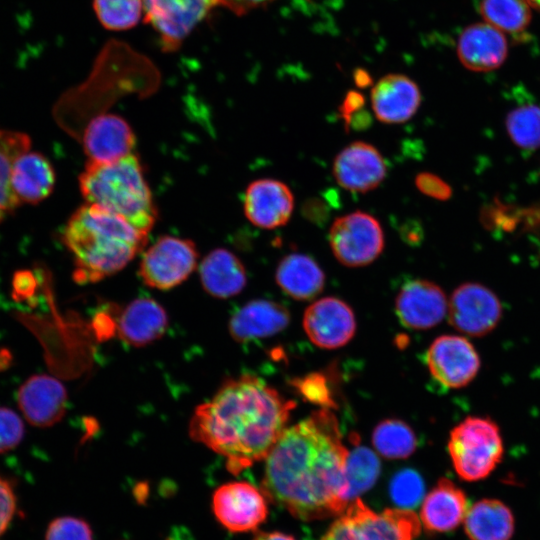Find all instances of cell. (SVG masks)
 I'll return each instance as SVG.
<instances>
[{
	"label": "cell",
	"mask_w": 540,
	"mask_h": 540,
	"mask_svg": "<svg viewBox=\"0 0 540 540\" xmlns=\"http://www.w3.org/2000/svg\"><path fill=\"white\" fill-rule=\"evenodd\" d=\"M348 453L333 413L316 411L277 440L265 458L261 491L300 520L339 515L350 500Z\"/></svg>",
	"instance_id": "cell-1"
},
{
	"label": "cell",
	"mask_w": 540,
	"mask_h": 540,
	"mask_svg": "<svg viewBox=\"0 0 540 540\" xmlns=\"http://www.w3.org/2000/svg\"><path fill=\"white\" fill-rule=\"evenodd\" d=\"M294 407L263 380L242 375L224 382L211 400L196 408L189 434L223 456L228 470L239 474L266 458Z\"/></svg>",
	"instance_id": "cell-2"
},
{
	"label": "cell",
	"mask_w": 540,
	"mask_h": 540,
	"mask_svg": "<svg viewBox=\"0 0 540 540\" xmlns=\"http://www.w3.org/2000/svg\"><path fill=\"white\" fill-rule=\"evenodd\" d=\"M64 242L74 260V279L94 283L126 267L145 247L148 234L121 216L85 203L69 218Z\"/></svg>",
	"instance_id": "cell-3"
},
{
	"label": "cell",
	"mask_w": 540,
	"mask_h": 540,
	"mask_svg": "<svg viewBox=\"0 0 540 540\" xmlns=\"http://www.w3.org/2000/svg\"><path fill=\"white\" fill-rule=\"evenodd\" d=\"M79 188L86 203L107 209L149 233L157 209L145 180L141 163L133 153L116 161H88L79 176Z\"/></svg>",
	"instance_id": "cell-4"
},
{
	"label": "cell",
	"mask_w": 540,
	"mask_h": 540,
	"mask_svg": "<svg viewBox=\"0 0 540 540\" xmlns=\"http://www.w3.org/2000/svg\"><path fill=\"white\" fill-rule=\"evenodd\" d=\"M448 451L460 478L482 480L503 458L504 445L499 426L489 417L469 416L452 429Z\"/></svg>",
	"instance_id": "cell-5"
},
{
	"label": "cell",
	"mask_w": 540,
	"mask_h": 540,
	"mask_svg": "<svg viewBox=\"0 0 540 540\" xmlns=\"http://www.w3.org/2000/svg\"><path fill=\"white\" fill-rule=\"evenodd\" d=\"M420 521L409 509L376 512L360 499H354L332 523L321 540H413L419 535Z\"/></svg>",
	"instance_id": "cell-6"
},
{
	"label": "cell",
	"mask_w": 540,
	"mask_h": 540,
	"mask_svg": "<svg viewBox=\"0 0 540 540\" xmlns=\"http://www.w3.org/2000/svg\"><path fill=\"white\" fill-rule=\"evenodd\" d=\"M328 237L335 258L347 267L372 263L380 256L385 245L380 222L363 211H354L335 219Z\"/></svg>",
	"instance_id": "cell-7"
},
{
	"label": "cell",
	"mask_w": 540,
	"mask_h": 540,
	"mask_svg": "<svg viewBox=\"0 0 540 540\" xmlns=\"http://www.w3.org/2000/svg\"><path fill=\"white\" fill-rule=\"evenodd\" d=\"M198 256L191 240L161 236L143 253L139 274L147 286L168 290L184 282L193 273Z\"/></svg>",
	"instance_id": "cell-8"
},
{
	"label": "cell",
	"mask_w": 540,
	"mask_h": 540,
	"mask_svg": "<svg viewBox=\"0 0 540 540\" xmlns=\"http://www.w3.org/2000/svg\"><path fill=\"white\" fill-rule=\"evenodd\" d=\"M502 304L486 286L467 282L458 286L448 300V320L458 331L473 337L490 333L502 318Z\"/></svg>",
	"instance_id": "cell-9"
},
{
	"label": "cell",
	"mask_w": 540,
	"mask_h": 540,
	"mask_svg": "<svg viewBox=\"0 0 540 540\" xmlns=\"http://www.w3.org/2000/svg\"><path fill=\"white\" fill-rule=\"evenodd\" d=\"M426 362L436 382L453 389L471 383L481 367L480 356L472 343L456 335L436 338L428 348Z\"/></svg>",
	"instance_id": "cell-10"
},
{
	"label": "cell",
	"mask_w": 540,
	"mask_h": 540,
	"mask_svg": "<svg viewBox=\"0 0 540 540\" xmlns=\"http://www.w3.org/2000/svg\"><path fill=\"white\" fill-rule=\"evenodd\" d=\"M212 507L217 520L233 532L256 529L268 514L263 492L247 482H229L217 488Z\"/></svg>",
	"instance_id": "cell-11"
},
{
	"label": "cell",
	"mask_w": 540,
	"mask_h": 540,
	"mask_svg": "<svg viewBox=\"0 0 540 540\" xmlns=\"http://www.w3.org/2000/svg\"><path fill=\"white\" fill-rule=\"evenodd\" d=\"M215 5L214 0H143L145 21L159 33L165 51L177 49Z\"/></svg>",
	"instance_id": "cell-12"
},
{
	"label": "cell",
	"mask_w": 540,
	"mask_h": 540,
	"mask_svg": "<svg viewBox=\"0 0 540 540\" xmlns=\"http://www.w3.org/2000/svg\"><path fill=\"white\" fill-rule=\"evenodd\" d=\"M303 327L315 345L335 349L352 339L356 321L353 310L346 302L336 297H324L306 309Z\"/></svg>",
	"instance_id": "cell-13"
},
{
	"label": "cell",
	"mask_w": 540,
	"mask_h": 540,
	"mask_svg": "<svg viewBox=\"0 0 540 540\" xmlns=\"http://www.w3.org/2000/svg\"><path fill=\"white\" fill-rule=\"evenodd\" d=\"M386 174L387 166L379 150L363 141L347 145L333 162L336 182L353 193H366L375 189Z\"/></svg>",
	"instance_id": "cell-14"
},
{
	"label": "cell",
	"mask_w": 540,
	"mask_h": 540,
	"mask_svg": "<svg viewBox=\"0 0 540 540\" xmlns=\"http://www.w3.org/2000/svg\"><path fill=\"white\" fill-rule=\"evenodd\" d=\"M399 321L414 330L430 329L439 324L448 312V299L440 286L416 279L402 286L395 300Z\"/></svg>",
	"instance_id": "cell-15"
},
{
	"label": "cell",
	"mask_w": 540,
	"mask_h": 540,
	"mask_svg": "<svg viewBox=\"0 0 540 540\" xmlns=\"http://www.w3.org/2000/svg\"><path fill=\"white\" fill-rule=\"evenodd\" d=\"M244 213L255 226L274 229L285 225L294 209V196L283 182L263 178L251 182L244 195Z\"/></svg>",
	"instance_id": "cell-16"
},
{
	"label": "cell",
	"mask_w": 540,
	"mask_h": 540,
	"mask_svg": "<svg viewBox=\"0 0 540 540\" xmlns=\"http://www.w3.org/2000/svg\"><path fill=\"white\" fill-rule=\"evenodd\" d=\"M135 135L130 125L120 116L101 114L86 126L82 144L89 161L107 163L132 153Z\"/></svg>",
	"instance_id": "cell-17"
},
{
	"label": "cell",
	"mask_w": 540,
	"mask_h": 540,
	"mask_svg": "<svg viewBox=\"0 0 540 540\" xmlns=\"http://www.w3.org/2000/svg\"><path fill=\"white\" fill-rule=\"evenodd\" d=\"M17 400L30 424L48 427L64 416L67 393L57 379L48 375H34L21 385Z\"/></svg>",
	"instance_id": "cell-18"
},
{
	"label": "cell",
	"mask_w": 540,
	"mask_h": 540,
	"mask_svg": "<svg viewBox=\"0 0 540 540\" xmlns=\"http://www.w3.org/2000/svg\"><path fill=\"white\" fill-rule=\"evenodd\" d=\"M456 50L461 64L473 72L498 69L508 57L505 34L486 22L467 26L458 38Z\"/></svg>",
	"instance_id": "cell-19"
},
{
	"label": "cell",
	"mask_w": 540,
	"mask_h": 540,
	"mask_svg": "<svg viewBox=\"0 0 540 540\" xmlns=\"http://www.w3.org/2000/svg\"><path fill=\"white\" fill-rule=\"evenodd\" d=\"M421 104L418 85L403 74H387L371 90L376 118L386 124H400L414 116Z\"/></svg>",
	"instance_id": "cell-20"
},
{
	"label": "cell",
	"mask_w": 540,
	"mask_h": 540,
	"mask_svg": "<svg viewBox=\"0 0 540 540\" xmlns=\"http://www.w3.org/2000/svg\"><path fill=\"white\" fill-rule=\"evenodd\" d=\"M290 321L288 309L280 303L256 299L246 303L230 319V335L238 342L273 336Z\"/></svg>",
	"instance_id": "cell-21"
},
{
	"label": "cell",
	"mask_w": 540,
	"mask_h": 540,
	"mask_svg": "<svg viewBox=\"0 0 540 540\" xmlns=\"http://www.w3.org/2000/svg\"><path fill=\"white\" fill-rule=\"evenodd\" d=\"M54 183L52 165L42 154L28 150L15 159L10 186L17 206L44 200L52 192Z\"/></svg>",
	"instance_id": "cell-22"
},
{
	"label": "cell",
	"mask_w": 540,
	"mask_h": 540,
	"mask_svg": "<svg viewBox=\"0 0 540 540\" xmlns=\"http://www.w3.org/2000/svg\"><path fill=\"white\" fill-rule=\"evenodd\" d=\"M168 325L164 308L151 298L129 303L118 320L119 337L132 346H144L160 338Z\"/></svg>",
	"instance_id": "cell-23"
},
{
	"label": "cell",
	"mask_w": 540,
	"mask_h": 540,
	"mask_svg": "<svg viewBox=\"0 0 540 540\" xmlns=\"http://www.w3.org/2000/svg\"><path fill=\"white\" fill-rule=\"evenodd\" d=\"M467 499L463 491L448 479H441L422 503L420 519L433 532L455 529L465 518Z\"/></svg>",
	"instance_id": "cell-24"
},
{
	"label": "cell",
	"mask_w": 540,
	"mask_h": 540,
	"mask_svg": "<svg viewBox=\"0 0 540 540\" xmlns=\"http://www.w3.org/2000/svg\"><path fill=\"white\" fill-rule=\"evenodd\" d=\"M200 280L204 290L217 298H230L239 294L246 285L243 263L231 251L217 248L200 263Z\"/></svg>",
	"instance_id": "cell-25"
},
{
	"label": "cell",
	"mask_w": 540,
	"mask_h": 540,
	"mask_svg": "<svg viewBox=\"0 0 540 540\" xmlns=\"http://www.w3.org/2000/svg\"><path fill=\"white\" fill-rule=\"evenodd\" d=\"M275 279L281 290L296 300H311L319 295L325 284V274L310 256L291 253L283 257Z\"/></svg>",
	"instance_id": "cell-26"
},
{
	"label": "cell",
	"mask_w": 540,
	"mask_h": 540,
	"mask_svg": "<svg viewBox=\"0 0 540 540\" xmlns=\"http://www.w3.org/2000/svg\"><path fill=\"white\" fill-rule=\"evenodd\" d=\"M464 526L471 540H509L514 530V518L502 502L484 499L467 510Z\"/></svg>",
	"instance_id": "cell-27"
},
{
	"label": "cell",
	"mask_w": 540,
	"mask_h": 540,
	"mask_svg": "<svg viewBox=\"0 0 540 540\" xmlns=\"http://www.w3.org/2000/svg\"><path fill=\"white\" fill-rule=\"evenodd\" d=\"M479 10L484 22L510 35L526 31L532 18L528 0H481Z\"/></svg>",
	"instance_id": "cell-28"
},
{
	"label": "cell",
	"mask_w": 540,
	"mask_h": 540,
	"mask_svg": "<svg viewBox=\"0 0 540 540\" xmlns=\"http://www.w3.org/2000/svg\"><path fill=\"white\" fill-rule=\"evenodd\" d=\"M375 450L388 459L409 457L417 447V438L411 427L398 419L381 421L373 430Z\"/></svg>",
	"instance_id": "cell-29"
},
{
	"label": "cell",
	"mask_w": 540,
	"mask_h": 540,
	"mask_svg": "<svg viewBox=\"0 0 540 540\" xmlns=\"http://www.w3.org/2000/svg\"><path fill=\"white\" fill-rule=\"evenodd\" d=\"M29 148L27 135L0 129V222L17 206L10 186L11 169L15 159Z\"/></svg>",
	"instance_id": "cell-30"
},
{
	"label": "cell",
	"mask_w": 540,
	"mask_h": 540,
	"mask_svg": "<svg viewBox=\"0 0 540 540\" xmlns=\"http://www.w3.org/2000/svg\"><path fill=\"white\" fill-rule=\"evenodd\" d=\"M380 469V461L372 450L355 446L346 460L349 499L370 489L376 482Z\"/></svg>",
	"instance_id": "cell-31"
},
{
	"label": "cell",
	"mask_w": 540,
	"mask_h": 540,
	"mask_svg": "<svg viewBox=\"0 0 540 540\" xmlns=\"http://www.w3.org/2000/svg\"><path fill=\"white\" fill-rule=\"evenodd\" d=\"M506 128L518 147L525 150L540 147V106L528 103L513 108L507 114Z\"/></svg>",
	"instance_id": "cell-32"
},
{
	"label": "cell",
	"mask_w": 540,
	"mask_h": 540,
	"mask_svg": "<svg viewBox=\"0 0 540 540\" xmlns=\"http://www.w3.org/2000/svg\"><path fill=\"white\" fill-rule=\"evenodd\" d=\"M93 7L105 28L125 30L138 23L143 9V0H94Z\"/></svg>",
	"instance_id": "cell-33"
},
{
	"label": "cell",
	"mask_w": 540,
	"mask_h": 540,
	"mask_svg": "<svg viewBox=\"0 0 540 540\" xmlns=\"http://www.w3.org/2000/svg\"><path fill=\"white\" fill-rule=\"evenodd\" d=\"M425 485L419 473L412 469L398 471L389 484L392 501L401 509L416 507L424 496Z\"/></svg>",
	"instance_id": "cell-34"
},
{
	"label": "cell",
	"mask_w": 540,
	"mask_h": 540,
	"mask_svg": "<svg viewBox=\"0 0 540 540\" xmlns=\"http://www.w3.org/2000/svg\"><path fill=\"white\" fill-rule=\"evenodd\" d=\"M45 540H93V534L84 520L65 516L49 524Z\"/></svg>",
	"instance_id": "cell-35"
},
{
	"label": "cell",
	"mask_w": 540,
	"mask_h": 540,
	"mask_svg": "<svg viewBox=\"0 0 540 540\" xmlns=\"http://www.w3.org/2000/svg\"><path fill=\"white\" fill-rule=\"evenodd\" d=\"M24 435L20 417L11 409L0 407V453L14 449Z\"/></svg>",
	"instance_id": "cell-36"
},
{
	"label": "cell",
	"mask_w": 540,
	"mask_h": 540,
	"mask_svg": "<svg viewBox=\"0 0 540 540\" xmlns=\"http://www.w3.org/2000/svg\"><path fill=\"white\" fill-rule=\"evenodd\" d=\"M300 393L309 401L322 405L324 408L332 406V400L325 379L320 375H309L298 380L295 384Z\"/></svg>",
	"instance_id": "cell-37"
},
{
	"label": "cell",
	"mask_w": 540,
	"mask_h": 540,
	"mask_svg": "<svg viewBox=\"0 0 540 540\" xmlns=\"http://www.w3.org/2000/svg\"><path fill=\"white\" fill-rule=\"evenodd\" d=\"M417 189L437 200H447L452 195L451 187L439 176L430 172H421L415 177Z\"/></svg>",
	"instance_id": "cell-38"
},
{
	"label": "cell",
	"mask_w": 540,
	"mask_h": 540,
	"mask_svg": "<svg viewBox=\"0 0 540 540\" xmlns=\"http://www.w3.org/2000/svg\"><path fill=\"white\" fill-rule=\"evenodd\" d=\"M364 104V98L361 94L357 92H350L345 98L341 108L340 113L342 118L345 121L346 127H355L358 128L365 126L364 116L361 114V108Z\"/></svg>",
	"instance_id": "cell-39"
},
{
	"label": "cell",
	"mask_w": 540,
	"mask_h": 540,
	"mask_svg": "<svg viewBox=\"0 0 540 540\" xmlns=\"http://www.w3.org/2000/svg\"><path fill=\"white\" fill-rule=\"evenodd\" d=\"M16 509V498L9 482L0 477V536L9 526Z\"/></svg>",
	"instance_id": "cell-40"
},
{
	"label": "cell",
	"mask_w": 540,
	"mask_h": 540,
	"mask_svg": "<svg viewBox=\"0 0 540 540\" xmlns=\"http://www.w3.org/2000/svg\"><path fill=\"white\" fill-rule=\"evenodd\" d=\"M270 1L272 0H214L216 4L225 6L238 15H242Z\"/></svg>",
	"instance_id": "cell-41"
},
{
	"label": "cell",
	"mask_w": 540,
	"mask_h": 540,
	"mask_svg": "<svg viewBox=\"0 0 540 540\" xmlns=\"http://www.w3.org/2000/svg\"><path fill=\"white\" fill-rule=\"evenodd\" d=\"M253 540H295L292 536L281 532H260Z\"/></svg>",
	"instance_id": "cell-42"
},
{
	"label": "cell",
	"mask_w": 540,
	"mask_h": 540,
	"mask_svg": "<svg viewBox=\"0 0 540 540\" xmlns=\"http://www.w3.org/2000/svg\"><path fill=\"white\" fill-rule=\"evenodd\" d=\"M10 360V354L5 350H0V369L7 367Z\"/></svg>",
	"instance_id": "cell-43"
},
{
	"label": "cell",
	"mask_w": 540,
	"mask_h": 540,
	"mask_svg": "<svg viewBox=\"0 0 540 540\" xmlns=\"http://www.w3.org/2000/svg\"><path fill=\"white\" fill-rule=\"evenodd\" d=\"M528 2L531 5V7L540 11V0H528Z\"/></svg>",
	"instance_id": "cell-44"
}]
</instances>
